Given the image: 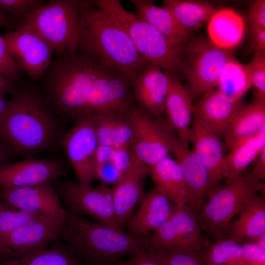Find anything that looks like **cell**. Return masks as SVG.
I'll use <instances>...</instances> for the list:
<instances>
[{
	"instance_id": "cell-50",
	"label": "cell",
	"mask_w": 265,
	"mask_h": 265,
	"mask_svg": "<svg viewBox=\"0 0 265 265\" xmlns=\"http://www.w3.org/2000/svg\"><path fill=\"white\" fill-rule=\"evenodd\" d=\"M10 105V100H8L5 94L0 95V118L6 112Z\"/></svg>"
},
{
	"instance_id": "cell-18",
	"label": "cell",
	"mask_w": 265,
	"mask_h": 265,
	"mask_svg": "<svg viewBox=\"0 0 265 265\" xmlns=\"http://www.w3.org/2000/svg\"><path fill=\"white\" fill-rule=\"evenodd\" d=\"M169 77L158 65L147 62L132 83L137 105L150 115L163 118Z\"/></svg>"
},
{
	"instance_id": "cell-44",
	"label": "cell",
	"mask_w": 265,
	"mask_h": 265,
	"mask_svg": "<svg viewBox=\"0 0 265 265\" xmlns=\"http://www.w3.org/2000/svg\"><path fill=\"white\" fill-rule=\"evenodd\" d=\"M249 47L254 53L265 52V28L250 26Z\"/></svg>"
},
{
	"instance_id": "cell-10",
	"label": "cell",
	"mask_w": 265,
	"mask_h": 265,
	"mask_svg": "<svg viewBox=\"0 0 265 265\" xmlns=\"http://www.w3.org/2000/svg\"><path fill=\"white\" fill-rule=\"evenodd\" d=\"M184 53L186 67L183 77L194 96L215 89L225 64L234 56L232 51L219 48L202 35L194 37Z\"/></svg>"
},
{
	"instance_id": "cell-36",
	"label": "cell",
	"mask_w": 265,
	"mask_h": 265,
	"mask_svg": "<svg viewBox=\"0 0 265 265\" xmlns=\"http://www.w3.org/2000/svg\"><path fill=\"white\" fill-rule=\"evenodd\" d=\"M145 252L159 265H206L202 251L172 253L148 247Z\"/></svg>"
},
{
	"instance_id": "cell-32",
	"label": "cell",
	"mask_w": 265,
	"mask_h": 265,
	"mask_svg": "<svg viewBox=\"0 0 265 265\" xmlns=\"http://www.w3.org/2000/svg\"><path fill=\"white\" fill-rule=\"evenodd\" d=\"M228 150L222 163L223 177L227 183L243 173L261 152L256 145V133L238 141Z\"/></svg>"
},
{
	"instance_id": "cell-7",
	"label": "cell",
	"mask_w": 265,
	"mask_h": 265,
	"mask_svg": "<svg viewBox=\"0 0 265 265\" xmlns=\"http://www.w3.org/2000/svg\"><path fill=\"white\" fill-rule=\"evenodd\" d=\"M264 188V182L252 172L242 173L218 188L196 215L201 230L214 241L224 237L233 218Z\"/></svg>"
},
{
	"instance_id": "cell-4",
	"label": "cell",
	"mask_w": 265,
	"mask_h": 265,
	"mask_svg": "<svg viewBox=\"0 0 265 265\" xmlns=\"http://www.w3.org/2000/svg\"><path fill=\"white\" fill-rule=\"evenodd\" d=\"M106 66L84 53L57 56L40 79L53 109L75 118L85 104L92 84Z\"/></svg>"
},
{
	"instance_id": "cell-22",
	"label": "cell",
	"mask_w": 265,
	"mask_h": 265,
	"mask_svg": "<svg viewBox=\"0 0 265 265\" xmlns=\"http://www.w3.org/2000/svg\"><path fill=\"white\" fill-rule=\"evenodd\" d=\"M169 77V88L165 101V119L176 134L181 145L189 148L193 117V95L189 86L180 80Z\"/></svg>"
},
{
	"instance_id": "cell-13",
	"label": "cell",
	"mask_w": 265,
	"mask_h": 265,
	"mask_svg": "<svg viewBox=\"0 0 265 265\" xmlns=\"http://www.w3.org/2000/svg\"><path fill=\"white\" fill-rule=\"evenodd\" d=\"M135 103L132 80L105 66L95 79L85 104L75 119L83 115L126 110Z\"/></svg>"
},
{
	"instance_id": "cell-23",
	"label": "cell",
	"mask_w": 265,
	"mask_h": 265,
	"mask_svg": "<svg viewBox=\"0 0 265 265\" xmlns=\"http://www.w3.org/2000/svg\"><path fill=\"white\" fill-rule=\"evenodd\" d=\"M192 150L206 166L210 177V197L224 179L222 163L226 150L220 137L205 128L193 118L189 137Z\"/></svg>"
},
{
	"instance_id": "cell-14",
	"label": "cell",
	"mask_w": 265,
	"mask_h": 265,
	"mask_svg": "<svg viewBox=\"0 0 265 265\" xmlns=\"http://www.w3.org/2000/svg\"><path fill=\"white\" fill-rule=\"evenodd\" d=\"M76 120L64 136L62 144L78 183L90 186L95 178L96 152L99 145L90 116L80 115Z\"/></svg>"
},
{
	"instance_id": "cell-9",
	"label": "cell",
	"mask_w": 265,
	"mask_h": 265,
	"mask_svg": "<svg viewBox=\"0 0 265 265\" xmlns=\"http://www.w3.org/2000/svg\"><path fill=\"white\" fill-rule=\"evenodd\" d=\"M54 186L69 212L87 215L95 221L120 231L123 226L117 219L112 188L101 182L97 186H82L75 181L55 180Z\"/></svg>"
},
{
	"instance_id": "cell-45",
	"label": "cell",
	"mask_w": 265,
	"mask_h": 265,
	"mask_svg": "<svg viewBox=\"0 0 265 265\" xmlns=\"http://www.w3.org/2000/svg\"><path fill=\"white\" fill-rule=\"evenodd\" d=\"M254 161L255 164L252 172L264 182L265 180V149L259 153Z\"/></svg>"
},
{
	"instance_id": "cell-21",
	"label": "cell",
	"mask_w": 265,
	"mask_h": 265,
	"mask_svg": "<svg viewBox=\"0 0 265 265\" xmlns=\"http://www.w3.org/2000/svg\"><path fill=\"white\" fill-rule=\"evenodd\" d=\"M172 155L180 164L187 186V204L195 212L201 210L210 191L208 171L197 154L189 148L183 147L177 138Z\"/></svg>"
},
{
	"instance_id": "cell-29",
	"label": "cell",
	"mask_w": 265,
	"mask_h": 265,
	"mask_svg": "<svg viewBox=\"0 0 265 265\" xmlns=\"http://www.w3.org/2000/svg\"><path fill=\"white\" fill-rule=\"evenodd\" d=\"M265 123V101L257 99L240 104L232 118L223 139L226 149L238 141L254 134Z\"/></svg>"
},
{
	"instance_id": "cell-43",
	"label": "cell",
	"mask_w": 265,
	"mask_h": 265,
	"mask_svg": "<svg viewBox=\"0 0 265 265\" xmlns=\"http://www.w3.org/2000/svg\"><path fill=\"white\" fill-rule=\"evenodd\" d=\"M241 244L247 265H265V250L249 241Z\"/></svg>"
},
{
	"instance_id": "cell-20",
	"label": "cell",
	"mask_w": 265,
	"mask_h": 265,
	"mask_svg": "<svg viewBox=\"0 0 265 265\" xmlns=\"http://www.w3.org/2000/svg\"><path fill=\"white\" fill-rule=\"evenodd\" d=\"M176 207L161 189L156 186L145 193L137 209L125 223L129 233L137 237H147L171 215Z\"/></svg>"
},
{
	"instance_id": "cell-41",
	"label": "cell",
	"mask_w": 265,
	"mask_h": 265,
	"mask_svg": "<svg viewBox=\"0 0 265 265\" xmlns=\"http://www.w3.org/2000/svg\"><path fill=\"white\" fill-rule=\"evenodd\" d=\"M121 175V172L111 161L98 163L96 165L95 178L107 185H115Z\"/></svg>"
},
{
	"instance_id": "cell-12",
	"label": "cell",
	"mask_w": 265,
	"mask_h": 265,
	"mask_svg": "<svg viewBox=\"0 0 265 265\" xmlns=\"http://www.w3.org/2000/svg\"><path fill=\"white\" fill-rule=\"evenodd\" d=\"M65 218L42 216L14 230L0 239V261L26 257L59 240Z\"/></svg>"
},
{
	"instance_id": "cell-8",
	"label": "cell",
	"mask_w": 265,
	"mask_h": 265,
	"mask_svg": "<svg viewBox=\"0 0 265 265\" xmlns=\"http://www.w3.org/2000/svg\"><path fill=\"white\" fill-rule=\"evenodd\" d=\"M132 127L131 153L148 167L172 155L176 134L165 118L154 117L136 103L128 110Z\"/></svg>"
},
{
	"instance_id": "cell-3",
	"label": "cell",
	"mask_w": 265,
	"mask_h": 265,
	"mask_svg": "<svg viewBox=\"0 0 265 265\" xmlns=\"http://www.w3.org/2000/svg\"><path fill=\"white\" fill-rule=\"evenodd\" d=\"M59 240L85 265H113L145 252L149 238L125 233L68 211Z\"/></svg>"
},
{
	"instance_id": "cell-38",
	"label": "cell",
	"mask_w": 265,
	"mask_h": 265,
	"mask_svg": "<svg viewBox=\"0 0 265 265\" xmlns=\"http://www.w3.org/2000/svg\"><path fill=\"white\" fill-rule=\"evenodd\" d=\"M246 66L255 89V99L265 101V52L254 53Z\"/></svg>"
},
{
	"instance_id": "cell-31",
	"label": "cell",
	"mask_w": 265,
	"mask_h": 265,
	"mask_svg": "<svg viewBox=\"0 0 265 265\" xmlns=\"http://www.w3.org/2000/svg\"><path fill=\"white\" fill-rule=\"evenodd\" d=\"M162 6L172 13L182 26L191 32L208 23L219 9L202 0H164Z\"/></svg>"
},
{
	"instance_id": "cell-46",
	"label": "cell",
	"mask_w": 265,
	"mask_h": 265,
	"mask_svg": "<svg viewBox=\"0 0 265 265\" xmlns=\"http://www.w3.org/2000/svg\"><path fill=\"white\" fill-rule=\"evenodd\" d=\"M124 265H159L144 252L123 262Z\"/></svg>"
},
{
	"instance_id": "cell-6",
	"label": "cell",
	"mask_w": 265,
	"mask_h": 265,
	"mask_svg": "<svg viewBox=\"0 0 265 265\" xmlns=\"http://www.w3.org/2000/svg\"><path fill=\"white\" fill-rule=\"evenodd\" d=\"M31 30L57 56L77 53L81 35L79 0H50L18 20Z\"/></svg>"
},
{
	"instance_id": "cell-11",
	"label": "cell",
	"mask_w": 265,
	"mask_h": 265,
	"mask_svg": "<svg viewBox=\"0 0 265 265\" xmlns=\"http://www.w3.org/2000/svg\"><path fill=\"white\" fill-rule=\"evenodd\" d=\"M212 243L203 236L196 215L187 205L177 206L149 238L148 247L172 253L202 251Z\"/></svg>"
},
{
	"instance_id": "cell-30",
	"label": "cell",
	"mask_w": 265,
	"mask_h": 265,
	"mask_svg": "<svg viewBox=\"0 0 265 265\" xmlns=\"http://www.w3.org/2000/svg\"><path fill=\"white\" fill-rule=\"evenodd\" d=\"M238 214L237 219L230 225L229 239L241 244L265 232V204L258 194Z\"/></svg>"
},
{
	"instance_id": "cell-25",
	"label": "cell",
	"mask_w": 265,
	"mask_h": 265,
	"mask_svg": "<svg viewBox=\"0 0 265 265\" xmlns=\"http://www.w3.org/2000/svg\"><path fill=\"white\" fill-rule=\"evenodd\" d=\"M134 7L133 13L166 37L175 47L184 52L194 37L192 32L182 26L166 8L158 7L149 0H130Z\"/></svg>"
},
{
	"instance_id": "cell-40",
	"label": "cell",
	"mask_w": 265,
	"mask_h": 265,
	"mask_svg": "<svg viewBox=\"0 0 265 265\" xmlns=\"http://www.w3.org/2000/svg\"><path fill=\"white\" fill-rule=\"evenodd\" d=\"M0 73L16 81L19 80L23 73L9 53L5 41L0 35Z\"/></svg>"
},
{
	"instance_id": "cell-47",
	"label": "cell",
	"mask_w": 265,
	"mask_h": 265,
	"mask_svg": "<svg viewBox=\"0 0 265 265\" xmlns=\"http://www.w3.org/2000/svg\"><path fill=\"white\" fill-rule=\"evenodd\" d=\"M18 81L13 80L0 73V95L12 94L18 85Z\"/></svg>"
},
{
	"instance_id": "cell-51",
	"label": "cell",
	"mask_w": 265,
	"mask_h": 265,
	"mask_svg": "<svg viewBox=\"0 0 265 265\" xmlns=\"http://www.w3.org/2000/svg\"><path fill=\"white\" fill-rule=\"evenodd\" d=\"M12 20L0 9V27L8 28L12 24Z\"/></svg>"
},
{
	"instance_id": "cell-19",
	"label": "cell",
	"mask_w": 265,
	"mask_h": 265,
	"mask_svg": "<svg viewBox=\"0 0 265 265\" xmlns=\"http://www.w3.org/2000/svg\"><path fill=\"white\" fill-rule=\"evenodd\" d=\"M131 153V152H130ZM129 167L121 175L112 188L113 200L117 219L123 226L140 203L145 193V181L148 167L131 153Z\"/></svg>"
},
{
	"instance_id": "cell-15",
	"label": "cell",
	"mask_w": 265,
	"mask_h": 265,
	"mask_svg": "<svg viewBox=\"0 0 265 265\" xmlns=\"http://www.w3.org/2000/svg\"><path fill=\"white\" fill-rule=\"evenodd\" d=\"M7 49L19 68L33 80H39L49 67L53 49L29 29L17 26L2 35Z\"/></svg>"
},
{
	"instance_id": "cell-39",
	"label": "cell",
	"mask_w": 265,
	"mask_h": 265,
	"mask_svg": "<svg viewBox=\"0 0 265 265\" xmlns=\"http://www.w3.org/2000/svg\"><path fill=\"white\" fill-rule=\"evenodd\" d=\"M44 3L41 0H0V9L18 18V20Z\"/></svg>"
},
{
	"instance_id": "cell-35",
	"label": "cell",
	"mask_w": 265,
	"mask_h": 265,
	"mask_svg": "<svg viewBox=\"0 0 265 265\" xmlns=\"http://www.w3.org/2000/svg\"><path fill=\"white\" fill-rule=\"evenodd\" d=\"M206 265H247L241 244L222 237L204 253Z\"/></svg>"
},
{
	"instance_id": "cell-48",
	"label": "cell",
	"mask_w": 265,
	"mask_h": 265,
	"mask_svg": "<svg viewBox=\"0 0 265 265\" xmlns=\"http://www.w3.org/2000/svg\"><path fill=\"white\" fill-rule=\"evenodd\" d=\"M256 145L260 152L265 149V123L256 132Z\"/></svg>"
},
{
	"instance_id": "cell-37",
	"label": "cell",
	"mask_w": 265,
	"mask_h": 265,
	"mask_svg": "<svg viewBox=\"0 0 265 265\" xmlns=\"http://www.w3.org/2000/svg\"><path fill=\"white\" fill-rule=\"evenodd\" d=\"M40 216L16 209L0 199V239Z\"/></svg>"
},
{
	"instance_id": "cell-33",
	"label": "cell",
	"mask_w": 265,
	"mask_h": 265,
	"mask_svg": "<svg viewBox=\"0 0 265 265\" xmlns=\"http://www.w3.org/2000/svg\"><path fill=\"white\" fill-rule=\"evenodd\" d=\"M0 265H85L61 240L26 257L0 261Z\"/></svg>"
},
{
	"instance_id": "cell-26",
	"label": "cell",
	"mask_w": 265,
	"mask_h": 265,
	"mask_svg": "<svg viewBox=\"0 0 265 265\" xmlns=\"http://www.w3.org/2000/svg\"><path fill=\"white\" fill-rule=\"evenodd\" d=\"M128 109L89 115L93 121L99 145L114 149L129 148L132 127Z\"/></svg>"
},
{
	"instance_id": "cell-24",
	"label": "cell",
	"mask_w": 265,
	"mask_h": 265,
	"mask_svg": "<svg viewBox=\"0 0 265 265\" xmlns=\"http://www.w3.org/2000/svg\"><path fill=\"white\" fill-rule=\"evenodd\" d=\"M241 103L218 89L204 93L194 105L193 118L206 129L223 138L226 130Z\"/></svg>"
},
{
	"instance_id": "cell-17",
	"label": "cell",
	"mask_w": 265,
	"mask_h": 265,
	"mask_svg": "<svg viewBox=\"0 0 265 265\" xmlns=\"http://www.w3.org/2000/svg\"><path fill=\"white\" fill-rule=\"evenodd\" d=\"M69 172L67 162L29 158L0 166V187L14 188L56 180Z\"/></svg>"
},
{
	"instance_id": "cell-28",
	"label": "cell",
	"mask_w": 265,
	"mask_h": 265,
	"mask_svg": "<svg viewBox=\"0 0 265 265\" xmlns=\"http://www.w3.org/2000/svg\"><path fill=\"white\" fill-rule=\"evenodd\" d=\"M148 167V175L156 186L177 206L186 204V184L182 168L175 159L169 156Z\"/></svg>"
},
{
	"instance_id": "cell-2",
	"label": "cell",
	"mask_w": 265,
	"mask_h": 265,
	"mask_svg": "<svg viewBox=\"0 0 265 265\" xmlns=\"http://www.w3.org/2000/svg\"><path fill=\"white\" fill-rule=\"evenodd\" d=\"M81 35L77 53L86 54L121 73L132 83L147 63L129 36L91 0H79Z\"/></svg>"
},
{
	"instance_id": "cell-42",
	"label": "cell",
	"mask_w": 265,
	"mask_h": 265,
	"mask_svg": "<svg viewBox=\"0 0 265 265\" xmlns=\"http://www.w3.org/2000/svg\"><path fill=\"white\" fill-rule=\"evenodd\" d=\"M246 21L251 27L265 28V0H256L249 8Z\"/></svg>"
},
{
	"instance_id": "cell-49",
	"label": "cell",
	"mask_w": 265,
	"mask_h": 265,
	"mask_svg": "<svg viewBox=\"0 0 265 265\" xmlns=\"http://www.w3.org/2000/svg\"><path fill=\"white\" fill-rule=\"evenodd\" d=\"M12 152L0 139V166L8 163Z\"/></svg>"
},
{
	"instance_id": "cell-27",
	"label": "cell",
	"mask_w": 265,
	"mask_h": 265,
	"mask_svg": "<svg viewBox=\"0 0 265 265\" xmlns=\"http://www.w3.org/2000/svg\"><path fill=\"white\" fill-rule=\"evenodd\" d=\"M210 41L217 47L233 51L242 41L245 20L231 8L219 9L208 22Z\"/></svg>"
},
{
	"instance_id": "cell-1",
	"label": "cell",
	"mask_w": 265,
	"mask_h": 265,
	"mask_svg": "<svg viewBox=\"0 0 265 265\" xmlns=\"http://www.w3.org/2000/svg\"><path fill=\"white\" fill-rule=\"evenodd\" d=\"M0 118V139L12 153L33 154L49 148L56 136L53 109L43 92L19 85Z\"/></svg>"
},
{
	"instance_id": "cell-53",
	"label": "cell",
	"mask_w": 265,
	"mask_h": 265,
	"mask_svg": "<svg viewBox=\"0 0 265 265\" xmlns=\"http://www.w3.org/2000/svg\"><path fill=\"white\" fill-rule=\"evenodd\" d=\"M113 265H124V264L123 262H120L117 263L116 264H114Z\"/></svg>"
},
{
	"instance_id": "cell-16",
	"label": "cell",
	"mask_w": 265,
	"mask_h": 265,
	"mask_svg": "<svg viewBox=\"0 0 265 265\" xmlns=\"http://www.w3.org/2000/svg\"><path fill=\"white\" fill-rule=\"evenodd\" d=\"M0 199L16 209L39 216L65 219L68 211L61 204L52 181L14 188H0Z\"/></svg>"
},
{
	"instance_id": "cell-5",
	"label": "cell",
	"mask_w": 265,
	"mask_h": 265,
	"mask_svg": "<svg viewBox=\"0 0 265 265\" xmlns=\"http://www.w3.org/2000/svg\"><path fill=\"white\" fill-rule=\"evenodd\" d=\"M126 31L147 62L159 65L169 77L179 80L186 67L184 52L153 26L126 10L119 0H92Z\"/></svg>"
},
{
	"instance_id": "cell-52",
	"label": "cell",
	"mask_w": 265,
	"mask_h": 265,
	"mask_svg": "<svg viewBox=\"0 0 265 265\" xmlns=\"http://www.w3.org/2000/svg\"><path fill=\"white\" fill-rule=\"evenodd\" d=\"M249 242H251L262 249L265 250V232L255 237Z\"/></svg>"
},
{
	"instance_id": "cell-34",
	"label": "cell",
	"mask_w": 265,
	"mask_h": 265,
	"mask_svg": "<svg viewBox=\"0 0 265 265\" xmlns=\"http://www.w3.org/2000/svg\"><path fill=\"white\" fill-rule=\"evenodd\" d=\"M252 86L249 70L234 56L228 59L219 76L218 90L228 96L238 101Z\"/></svg>"
}]
</instances>
